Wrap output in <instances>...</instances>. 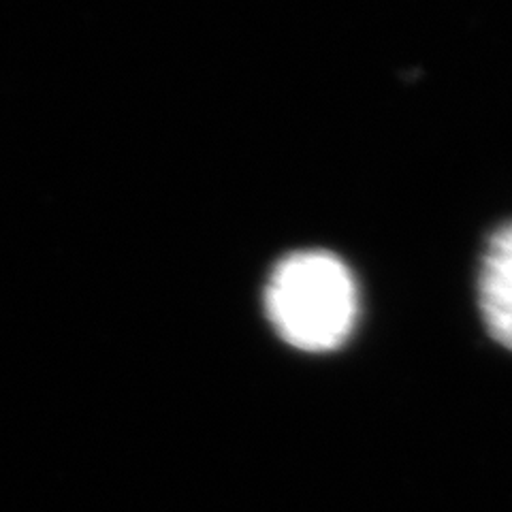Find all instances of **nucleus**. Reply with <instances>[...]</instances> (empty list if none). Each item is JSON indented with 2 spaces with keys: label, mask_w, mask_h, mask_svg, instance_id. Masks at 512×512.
<instances>
[{
  "label": "nucleus",
  "mask_w": 512,
  "mask_h": 512,
  "mask_svg": "<svg viewBox=\"0 0 512 512\" xmlns=\"http://www.w3.org/2000/svg\"><path fill=\"white\" fill-rule=\"evenodd\" d=\"M265 308L284 342L306 352H327L342 346L355 327L357 286L335 254L295 252L271 274Z\"/></svg>",
  "instance_id": "f257e3e1"
},
{
  "label": "nucleus",
  "mask_w": 512,
  "mask_h": 512,
  "mask_svg": "<svg viewBox=\"0 0 512 512\" xmlns=\"http://www.w3.org/2000/svg\"><path fill=\"white\" fill-rule=\"evenodd\" d=\"M480 310L495 342L512 350V222L491 235L483 254Z\"/></svg>",
  "instance_id": "f03ea898"
}]
</instances>
